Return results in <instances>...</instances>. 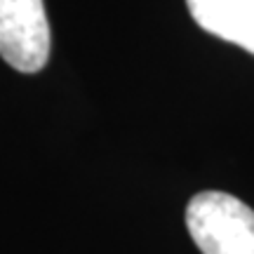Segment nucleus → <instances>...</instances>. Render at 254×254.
<instances>
[{
  "instance_id": "7ed1b4c3",
  "label": "nucleus",
  "mask_w": 254,
  "mask_h": 254,
  "mask_svg": "<svg viewBox=\"0 0 254 254\" xmlns=\"http://www.w3.org/2000/svg\"><path fill=\"white\" fill-rule=\"evenodd\" d=\"M195 24L254 55V0H186Z\"/></svg>"
},
{
  "instance_id": "f03ea898",
  "label": "nucleus",
  "mask_w": 254,
  "mask_h": 254,
  "mask_svg": "<svg viewBox=\"0 0 254 254\" xmlns=\"http://www.w3.org/2000/svg\"><path fill=\"white\" fill-rule=\"evenodd\" d=\"M50 24L43 0H0V57L19 73H38L50 59Z\"/></svg>"
},
{
  "instance_id": "f257e3e1",
  "label": "nucleus",
  "mask_w": 254,
  "mask_h": 254,
  "mask_svg": "<svg viewBox=\"0 0 254 254\" xmlns=\"http://www.w3.org/2000/svg\"><path fill=\"white\" fill-rule=\"evenodd\" d=\"M186 226L202 254H254V209L228 193L193 195Z\"/></svg>"
}]
</instances>
